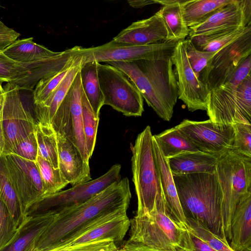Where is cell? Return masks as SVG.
Returning <instances> with one entry per match:
<instances>
[{
	"instance_id": "6da1fadb",
	"label": "cell",
	"mask_w": 251,
	"mask_h": 251,
	"mask_svg": "<svg viewBox=\"0 0 251 251\" xmlns=\"http://www.w3.org/2000/svg\"><path fill=\"white\" fill-rule=\"evenodd\" d=\"M131 197L129 180L125 177L86 201L61 210L39 236L33 251L67 247L100 225L127 215Z\"/></svg>"
},
{
	"instance_id": "7a4b0ae2",
	"label": "cell",
	"mask_w": 251,
	"mask_h": 251,
	"mask_svg": "<svg viewBox=\"0 0 251 251\" xmlns=\"http://www.w3.org/2000/svg\"><path fill=\"white\" fill-rule=\"evenodd\" d=\"M134 83L143 98L162 119L170 121L178 99L171 55L133 62H109Z\"/></svg>"
},
{
	"instance_id": "3957f363",
	"label": "cell",
	"mask_w": 251,
	"mask_h": 251,
	"mask_svg": "<svg viewBox=\"0 0 251 251\" xmlns=\"http://www.w3.org/2000/svg\"><path fill=\"white\" fill-rule=\"evenodd\" d=\"M186 218L196 220L214 234L227 239L222 215V192L216 172L172 175Z\"/></svg>"
},
{
	"instance_id": "277c9868",
	"label": "cell",
	"mask_w": 251,
	"mask_h": 251,
	"mask_svg": "<svg viewBox=\"0 0 251 251\" xmlns=\"http://www.w3.org/2000/svg\"><path fill=\"white\" fill-rule=\"evenodd\" d=\"M251 55L229 79L210 90L206 108L209 120L217 124H251Z\"/></svg>"
},
{
	"instance_id": "5b68a950",
	"label": "cell",
	"mask_w": 251,
	"mask_h": 251,
	"mask_svg": "<svg viewBox=\"0 0 251 251\" xmlns=\"http://www.w3.org/2000/svg\"><path fill=\"white\" fill-rule=\"evenodd\" d=\"M129 242L168 251H195L189 230L175 223L168 214L163 195L149 212L130 220Z\"/></svg>"
},
{
	"instance_id": "8992f818",
	"label": "cell",
	"mask_w": 251,
	"mask_h": 251,
	"mask_svg": "<svg viewBox=\"0 0 251 251\" xmlns=\"http://www.w3.org/2000/svg\"><path fill=\"white\" fill-rule=\"evenodd\" d=\"M216 174L222 192V215L227 239L230 222L240 199L251 192V157L231 149L217 157Z\"/></svg>"
},
{
	"instance_id": "52a82bcc",
	"label": "cell",
	"mask_w": 251,
	"mask_h": 251,
	"mask_svg": "<svg viewBox=\"0 0 251 251\" xmlns=\"http://www.w3.org/2000/svg\"><path fill=\"white\" fill-rule=\"evenodd\" d=\"M132 152V180L137 197L136 215L151 211L157 199L163 196L153 146V135L149 126L138 134Z\"/></svg>"
},
{
	"instance_id": "ba28073f",
	"label": "cell",
	"mask_w": 251,
	"mask_h": 251,
	"mask_svg": "<svg viewBox=\"0 0 251 251\" xmlns=\"http://www.w3.org/2000/svg\"><path fill=\"white\" fill-rule=\"evenodd\" d=\"M121 165L115 164L101 176L42 198L27 208L25 216L36 217L57 214L81 204L120 179Z\"/></svg>"
},
{
	"instance_id": "9c48e42d",
	"label": "cell",
	"mask_w": 251,
	"mask_h": 251,
	"mask_svg": "<svg viewBox=\"0 0 251 251\" xmlns=\"http://www.w3.org/2000/svg\"><path fill=\"white\" fill-rule=\"evenodd\" d=\"M98 76L104 105L126 116H141L143 98L134 83L119 69L97 62Z\"/></svg>"
},
{
	"instance_id": "30bf717a",
	"label": "cell",
	"mask_w": 251,
	"mask_h": 251,
	"mask_svg": "<svg viewBox=\"0 0 251 251\" xmlns=\"http://www.w3.org/2000/svg\"><path fill=\"white\" fill-rule=\"evenodd\" d=\"M3 89L1 123L4 146L2 154L6 155L18 142L34 132L36 123L25 108L17 85L7 82Z\"/></svg>"
},
{
	"instance_id": "8fae6325",
	"label": "cell",
	"mask_w": 251,
	"mask_h": 251,
	"mask_svg": "<svg viewBox=\"0 0 251 251\" xmlns=\"http://www.w3.org/2000/svg\"><path fill=\"white\" fill-rule=\"evenodd\" d=\"M177 42L166 41L147 45H133L111 40L99 46L84 48L82 63L133 62L172 55Z\"/></svg>"
},
{
	"instance_id": "7c38bea8",
	"label": "cell",
	"mask_w": 251,
	"mask_h": 251,
	"mask_svg": "<svg viewBox=\"0 0 251 251\" xmlns=\"http://www.w3.org/2000/svg\"><path fill=\"white\" fill-rule=\"evenodd\" d=\"M82 87L79 71L58 108L51 126L56 133L64 135L78 148L89 163L82 125Z\"/></svg>"
},
{
	"instance_id": "4fadbf2b",
	"label": "cell",
	"mask_w": 251,
	"mask_h": 251,
	"mask_svg": "<svg viewBox=\"0 0 251 251\" xmlns=\"http://www.w3.org/2000/svg\"><path fill=\"white\" fill-rule=\"evenodd\" d=\"M175 127L198 151L216 157L232 147V125L215 124L209 119L203 121L185 119Z\"/></svg>"
},
{
	"instance_id": "5bb4252c",
	"label": "cell",
	"mask_w": 251,
	"mask_h": 251,
	"mask_svg": "<svg viewBox=\"0 0 251 251\" xmlns=\"http://www.w3.org/2000/svg\"><path fill=\"white\" fill-rule=\"evenodd\" d=\"M65 65L61 54L30 63L14 61L0 51V80L13 82L20 90H32L42 78L61 70Z\"/></svg>"
},
{
	"instance_id": "9a60e30c",
	"label": "cell",
	"mask_w": 251,
	"mask_h": 251,
	"mask_svg": "<svg viewBox=\"0 0 251 251\" xmlns=\"http://www.w3.org/2000/svg\"><path fill=\"white\" fill-rule=\"evenodd\" d=\"M178 89V99L188 109L206 110L209 88L197 77L189 63L183 40L177 42L171 55Z\"/></svg>"
},
{
	"instance_id": "2e32d148",
	"label": "cell",
	"mask_w": 251,
	"mask_h": 251,
	"mask_svg": "<svg viewBox=\"0 0 251 251\" xmlns=\"http://www.w3.org/2000/svg\"><path fill=\"white\" fill-rule=\"evenodd\" d=\"M4 159L10 182L25 216L27 208L44 196L38 169L35 162L15 154L4 155Z\"/></svg>"
},
{
	"instance_id": "e0dca14e",
	"label": "cell",
	"mask_w": 251,
	"mask_h": 251,
	"mask_svg": "<svg viewBox=\"0 0 251 251\" xmlns=\"http://www.w3.org/2000/svg\"><path fill=\"white\" fill-rule=\"evenodd\" d=\"M251 55V28L234 41L219 50L210 62L209 90L227 81L240 63Z\"/></svg>"
},
{
	"instance_id": "ac0fdd59",
	"label": "cell",
	"mask_w": 251,
	"mask_h": 251,
	"mask_svg": "<svg viewBox=\"0 0 251 251\" xmlns=\"http://www.w3.org/2000/svg\"><path fill=\"white\" fill-rule=\"evenodd\" d=\"M251 24V0H232L202 23L189 28L188 37L242 28Z\"/></svg>"
},
{
	"instance_id": "d6986e66",
	"label": "cell",
	"mask_w": 251,
	"mask_h": 251,
	"mask_svg": "<svg viewBox=\"0 0 251 251\" xmlns=\"http://www.w3.org/2000/svg\"><path fill=\"white\" fill-rule=\"evenodd\" d=\"M58 167L68 184L72 186L91 180L89 164L77 146L64 135L56 133Z\"/></svg>"
},
{
	"instance_id": "ffe728a7",
	"label": "cell",
	"mask_w": 251,
	"mask_h": 251,
	"mask_svg": "<svg viewBox=\"0 0 251 251\" xmlns=\"http://www.w3.org/2000/svg\"><path fill=\"white\" fill-rule=\"evenodd\" d=\"M167 31L157 12L151 17L134 22L122 30L112 40L116 43L147 45L166 41Z\"/></svg>"
},
{
	"instance_id": "44dd1931",
	"label": "cell",
	"mask_w": 251,
	"mask_h": 251,
	"mask_svg": "<svg viewBox=\"0 0 251 251\" xmlns=\"http://www.w3.org/2000/svg\"><path fill=\"white\" fill-rule=\"evenodd\" d=\"M153 146L167 212L175 223L189 231L187 218L181 208L169 165L153 137Z\"/></svg>"
},
{
	"instance_id": "7402d4cb",
	"label": "cell",
	"mask_w": 251,
	"mask_h": 251,
	"mask_svg": "<svg viewBox=\"0 0 251 251\" xmlns=\"http://www.w3.org/2000/svg\"><path fill=\"white\" fill-rule=\"evenodd\" d=\"M230 247L234 251H251V192L237 203L230 222Z\"/></svg>"
},
{
	"instance_id": "603a6c76",
	"label": "cell",
	"mask_w": 251,
	"mask_h": 251,
	"mask_svg": "<svg viewBox=\"0 0 251 251\" xmlns=\"http://www.w3.org/2000/svg\"><path fill=\"white\" fill-rule=\"evenodd\" d=\"M56 214L26 217L12 240L0 251H33L36 240L53 220Z\"/></svg>"
},
{
	"instance_id": "cb8c5ba5",
	"label": "cell",
	"mask_w": 251,
	"mask_h": 251,
	"mask_svg": "<svg viewBox=\"0 0 251 251\" xmlns=\"http://www.w3.org/2000/svg\"><path fill=\"white\" fill-rule=\"evenodd\" d=\"M172 175L215 173L217 157L200 151H186L166 158Z\"/></svg>"
},
{
	"instance_id": "d4e9b609",
	"label": "cell",
	"mask_w": 251,
	"mask_h": 251,
	"mask_svg": "<svg viewBox=\"0 0 251 251\" xmlns=\"http://www.w3.org/2000/svg\"><path fill=\"white\" fill-rule=\"evenodd\" d=\"M82 61L72 68L60 85L45 102L34 105L38 123L43 125L51 126L58 108L79 71Z\"/></svg>"
},
{
	"instance_id": "484cf974",
	"label": "cell",
	"mask_w": 251,
	"mask_h": 251,
	"mask_svg": "<svg viewBox=\"0 0 251 251\" xmlns=\"http://www.w3.org/2000/svg\"><path fill=\"white\" fill-rule=\"evenodd\" d=\"M129 226L130 220L126 215L94 227L75 240L67 247L108 239H112L117 243L123 239Z\"/></svg>"
},
{
	"instance_id": "4316f807",
	"label": "cell",
	"mask_w": 251,
	"mask_h": 251,
	"mask_svg": "<svg viewBox=\"0 0 251 251\" xmlns=\"http://www.w3.org/2000/svg\"><path fill=\"white\" fill-rule=\"evenodd\" d=\"M33 39L30 37L17 40L2 52L10 59L21 63L40 60L59 53L34 42Z\"/></svg>"
},
{
	"instance_id": "83f0119b",
	"label": "cell",
	"mask_w": 251,
	"mask_h": 251,
	"mask_svg": "<svg viewBox=\"0 0 251 251\" xmlns=\"http://www.w3.org/2000/svg\"><path fill=\"white\" fill-rule=\"evenodd\" d=\"M232 0H188L181 4L184 22L189 28L196 26L209 18Z\"/></svg>"
},
{
	"instance_id": "f1b7e54d",
	"label": "cell",
	"mask_w": 251,
	"mask_h": 251,
	"mask_svg": "<svg viewBox=\"0 0 251 251\" xmlns=\"http://www.w3.org/2000/svg\"><path fill=\"white\" fill-rule=\"evenodd\" d=\"M185 0H176L163 6L157 12L161 16L167 31L166 41L178 42L186 39L190 29L183 18L181 4Z\"/></svg>"
},
{
	"instance_id": "f546056e",
	"label": "cell",
	"mask_w": 251,
	"mask_h": 251,
	"mask_svg": "<svg viewBox=\"0 0 251 251\" xmlns=\"http://www.w3.org/2000/svg\"><path fill=\"white\" fill-rule=\"evenodd\" d=\"M97 62L82 63L79 74L82 90L88 100L95 116L99 117L104 98L99 84Z\"/></svg>"
},
{
	"instance_id": "4dcf8cb0",
	"label": "cell",
	"mask_w": 251,
	"mask_h": 251,
	"mask_svg": "<svg viewBox=\"0 0 251 251\" xmlns=\"http://www.w3.org/2000/svg\"><path fill=\"white\" fill-rule=\"evenodd\" d=\"M153 137L165 158L186 151H198L175 126Z\"/></svg>"
},
{
	"instance_id": "1f68e13d",
	"label": "cell",
	"mask_w": 251,
	"mask_h": 251,
	"mask_svg": "<svg viewBox=\"0 0 251 251\" xmlns=\"http://www.w3.org/2000/svg\"><path fill=\"white\" fill-rule=\"evenodd\" d=\"M0 200L5 205L18 227L26 217L10 182L2 153L0 154Z\"/></svg>"
},
{
	"instance_id": "d6a6232c",
	"label": "cell",
	"mask_w": 251,
	"mask_h": 251,
	"mask_svg": "<svg viewBox=\"0 0 251 251\" xmlns=\"http://www.w3.org/2000/svg\"><path fill=\"white\" fill-rule=\"evenodd\" d=\"M251 28L248 26L204 35L189 37L195 47L201 50L217 51L222 47L234 41Z\"/></svg>"
},
{
	"instance_id": "836d02e7",
	"label": "cell",
	"mask_w": 251,
	"mask_h": 251,
	"mask_svg": "<svg viewBox=\"0 0 251 251\" xmlns=\"http://www.w3.org/2000/svg\"><path fill=\"white\" fill-rule=\"evenodd\" d=\"M35 134L38 146V155L58 169V145L56 133L50 126L36 123Z\"/></svg>"
},
{
	"instance_id": "e575fe53",
	"label": "cell",
	"mask_w": 251,
	"mask_h": 251,
	"mask_svg": "<svg viewBox=\"0 0 251 251\" xmlns=\"http://www.w3.org/2000/svg\"><path fill=\"white\" fill-rule=\"evenodd\" d=\"M82 60V52L62 69L40 79L33 91L34 105L45 102L60 85L72 68Z\"/></svg>"
},
{
	"instance_id": "d590c367",
	"label": "cell",
	"mask_w": 251,
	"mask_h": 251,
	"mask_svg": "<svg viewBox=\"0 0 251 251\" xmlns=\"http://www.w3.org/2000/svg\"><path fill=\"white\" fill-rule=\"evenodd\" d=\"M190 65L198 79L208 85L210 62L217 51H202L197 49L189 38L183 40Z\"/></svg>"
},
{
	"instance_id": "8d00e7d4",
	"label": "cell",
	"mask_w": 251,
	"mask_h": 251,
	"mask_svg": "<svg viewBox=\"0 0 251 251\" xmlns=\"http://www.w3.org/2000/svg\"><path fill=\"white\" fill-rule=\"evenodd\" d=\"M35 163L43 186L44 197L61 191L68 183L59 169H55L47 160L38 155Z\"/></svg>"
},
{
	"instance_id": "74e56055",
	"label": "cell",
	"mask_w": 251,
	"mask_h": 251,
	"mask_svg": "<svg viewBox=\"0 0 251 251\" xmlns=\"http://www.w3.org/2000/svg\"><path fill=\"white\" fill-rule=\"evenodd\" d=\"M81 106L82 125L87 154L89 159L95 147L97 130L100 120L94 114L92 107L82 90Z\"/></svg>"
},
{
	"instance_id": "f35d334b",
	"label": "cell",
	"mask_w": 251,
	"mask_h": 251,
	"mask_svg": "<svg viewBox=\"0 0 251 251\" xmlns=\"http://www.w3.org/2000/svg\"><path fill=\"white\" fill-rule=\"evenodd\" d=\"M189 231L205 242L216 251H234L231 248L227 239H224L212 233L201 222L190 218H187Z\"/></svg>"
},
{
	"instance_id": "ab89813d",
	"label": "cell",
	"mask_w": 251,
	"mask_h": 251,
	"mask_svg": "<svg viewBox=\"0 0 251 251\" xmlns=\"http://www.w3.org/2000/svg\"><path fill=\"white\" fill-rule=\"evenodd\" d=\"M232 126L234 141L231 149L251 157V124L235 123Z\"/></svg>"
},
{
	"instance_id": "60d3db41",
	"label": "cell",
	"mask_w": 251,
	"mask_h": 251,
	"mask_svg": "<svg viewBox=\"0 0 251 251\" xmlns=\"http://www.w3.org/2000/svg\"><path fill=\"white\" fill-rule=\"evenodd\" d=\"M18 226L4 203L0 200V250L16 234Z\"/></svg>"
},
{
	"instance_id": "b9f144b4",
	"label": "cell",
	"mask_w": 251,
	"mask_h": 251,
	"mask_svg": "<svg viewBox=\"0 0 251 251\" xmlns=\"http://www.w3.org/2000/svg\"><path fill=\"white\" fill-rule=\"evenodd\" d=\"M9 154L17 155L24 159L35 162L38 156V146L35 132L18 142Z\"/></svg>"
},
{
	"instance_id": "7bdbcfd3",
	"label": "cell",
	"mask_w": 251,
	"mask_h": 251,
	"mask_svg": "<svg viewBox=\"0 0 251 251\" xmlns=\"http://www.w3.org/2000/svg\"><path fill=\"white\" fill-rule=\"evenodd\" d=\"M66 248L68 251H116V243L112 239L96 240Z\"/></svg>"
},
{
	"instance_id": "ee69618b",
	"label": "cell",
	"mask_w": 251,
	"mask_h": 251,
	"mask_svg": "<svg viewBox=\"0 0 251 251\" xmlns=\"http://www.w3.org/2000/svg\"><path fill=\"white\" fill-rule=\"evenodd\" d=\"M20 34L7 26L0 20V51H3L16 41Z\"/></svg>"
},
{
	"instance_id": "f6af8a7d",
	"label": "cell",
	"mask_w": 251,
	"mask_h": 251,
	"mask_svg": "<svg viewBox=\"0 0 251 251\" xmlns=\"http://www.w3.org/2000/svg\"><path fill=\"white\" fill-rule=\"evenodd\" d=\"M116 251H163L147 246L144 245L126 241Z\"/></svg>"
},
{
	"instance_id": "bcb514c9",
	"label": "cell",
	"mask_w": 251,
	"mask_h": 251,
	"mask_svg": "<svg viewBox=\"0 0 251 251\" xmlns=\"http://www.w3.org/2000/svg\"><path fill=\"white\" fill-rule=\"evenodd\" d=\"M194 242L195 251H216L193 232L189 231Z\"/></svg>"
},
{
	"instance_id": "7dc6e473",
	"label": "cell",
	"mask_w": 251,
	"mask_h": 251,
	"mask_svg": "<svg viewBox=\"0 0 251 251\" xmlns=\"http://www.w3.org/2000/svg\"><path fill=\"white\" fill-rule=\"evenodd\" d=\"M129 4L134 8H142L145 6L157 4V0H128Z\"/></svg>"
},
{
	"instance_id": "c3c4849f",
	"label": "cell",
	"mask_w": 251,
	"mask_h": 251,
	"mask_svg": "<svg viewBox=\"0 0 251 251\" xmlns=\"http://www.w3.org/2000/svg\"><path fill=\"white\" fill-rule=\"evenodd\" d=\"M4 142L2 133L1 121H0V154L2 153L4 149Z\"/></svg>"
},
{
	"instance_id": "681fc988",
	"label": "cell",
	"mask_w": 251,
	"mask_h": 251,
	"mask_svg": "<svg viewBox=\"0 0 251 251\" xmlns=\"http://www.w3.org/2000/svg\"><path fill=\"white\" fill-rule=\"evenodd\" d=\"M4 100V94L0 96V121L1 120L2 111Z\"/></svg>"
},
{
	"instance_id": "f907efd6",
	"label": "cell",
	"mask_w": 251,
	"mask_h": 251,
	"mask_svg": "<svg viewBox=\"0 0 251 251\" xmlns=\"http://www.w3.org/2000/svg\"><path fill=\"white\" fill-rule=\"evenodd\" d=\"M3 82V80H0V96L4 94V89L3 87L2 86V84Z\"/></svg>"
},
{
	"instance_id": "816d5d0a",
	"label": "cell",
	"mask_w": 251,
	"mask_h": 251,
	"mask_svg": "<svg viewBox=\"0 0 251 251\" xmlns=\"http://www.w3.org/2000/svg\"></svg>"
}]
</instances>
